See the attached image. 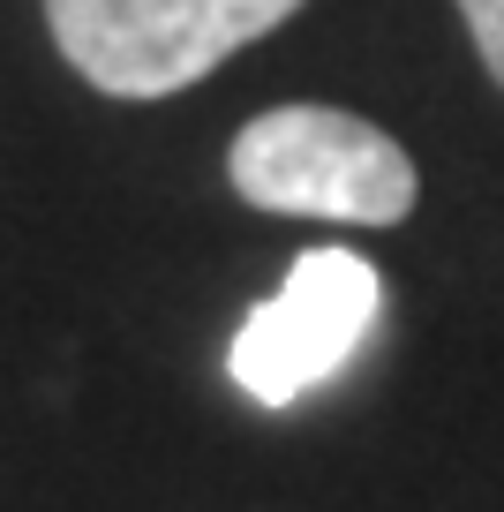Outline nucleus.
Segmentation results:
<instances>
[{"label": "nucleus", "instance_id": "f257e3e1", "mask_svg": "<svg viewBox=\"0 0 504 512\" xmlns=\"http://www.w3.org/2000/svg\"><path fill=\"white\" fill-rule=\"evenodd\" d=\"M226 174L256 211L339 226H399L414 211V159L377 121L339 106H271L226 151Z\"/></svg>", "mask_w": 504, "mask_h": 512}, {"label": "nucleus", "instance_id": "f03ea898", "mask_svg": "<svg viewBox=\"0 0 504 512\" xmlns=\"http://www.w3.org/2000/svg\"><path fill=\"white\" fill-rule=\"evenodd\" d=\"M301 0H46L53 46L106 98H166L279 31Z\"/></svg>", "mask_w": 504, "mask_h": 512}, {"label": "nucleus", "instance_id": "7ed1b4c3", "mask_svg": "<svg viewBox=\"0 0 504 512\" xmlns=\"http://www.w3.org/2000/svg\"><path fill=\"white\" fill-rule=\"evenodd\" d=\"M377 317H384L377 264L354 249H309V256H294L279 294L241 317L226 369H234V384L256 407H294L362 354Z\"/></svg>", "mask_w": 504, "mask_h": 512}, {"label": "nucleus", "instance_id": "20e7f679", "mask_svg": "<svg viewBox=\"0 0 504 512\" xmlns=\"http://www.w3.org/2000/svg\"><path fill=\"white\" fill-rule=\"evenodd\" d=\"M459 16H467V31H474L482 68L504 83V0H459Z\"/></svg>", "mask_w": 504, "mask_h": 512}]
</instances>
